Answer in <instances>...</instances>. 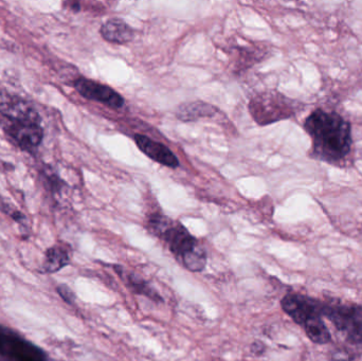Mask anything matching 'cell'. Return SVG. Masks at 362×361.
Segmentation results:
<instances>
[{"instance_id": "obj_1", "label": "cell", "mask_w": 362, "mask_h": 361, "mask_svg": "<svg viewBox=\"0 0 362 361\" xmlns=\"http://www.w3.org/2000/svg\"><path fill=\"white\" fill-rule=\"evenodd\" d=\"M303 126L312 139L314 158L338 165L350 155L352 129L349 121L338 112L319 108L305 119Z\"/></svg>"}, {"instance_id": "obj_2", "label": "cell", "mask_w": 362, "mask_h": 361, "mask_svg": "<svg viewBox=\"0 0 362 361\" xmlns=\"http://www.w3.org/2000/svg\"><path fill=\"white\" fill-rule=\"evenodd\" d=\"M0 126L17 148L31 155L44 140L42 117L30 102L8 91L0 93Z\"/></svg>"}, {"instance_id": "obj_3", "label": "cell", "mask_w": 362, "mask_h": 361, "mask_svg": "<svg viewBox=\"0 0 362 361\" xmlns=\"http://www.w3.org/2000/svg\"><path fill=\"white\" fill-rule=\"evenodd\" d=\"M148 228L167 243L172 254L187 271H204L206 265V250L182 225L168 216L154 214L148 218Z\"/></svg>"}, {"instance_id": "obj_4", "label": "cell", "mask_w": 362, "mask_h": 361, "mask_svg": "<svg viewBox=\"0 0 362 361\" xmlns=\"http://www.w3.org/2000/svg\"><path fill=\"white\" fill-rule=\"evenodd\" d=\"M249 112L259 125H268L295 116L300 104L282 93L266 91L255 95L249 102Z\"/></svg>"}, {"instance_id": "obj_5", "label": "cell", "mask_w": 362, "mask_h": 361, "mask_svg": "<svg viewBox=\"0 0 362 361\" xmlns=\"http://www.w3.org/2000/svg\"><path fill=\"white\" fill-rule=\"evenodd\" d=\"M322 316L351 345H362V307L338 300L322 301Z\"/></svg>"}, {"instance_id": "obj_6", "label": "cell", "mask_w": 362, "mask_h": 361, "mask_svg": "<svg viewBox=\"0 0 362 361\" xmlns=\"http://www.w3.org/2000/svg\"><path fill=\"white\" fill-rule=\"evenodd\" d=\"M281 307L295 324L303 328L305 334L314 332L325 324L322 301L301 294H287Z\"/></svg>"}, {"instance_id": "obj_7", "label": "cell", "mask_w": 362, "mask_h": 361, "mask_svg": "<svg viewBox=\"0 0 362 361\" xmlns=\"http://www.w3.org/2000/svg\"><path fill=\"white\" fill-rule=\"evenodd\" d=\"M0 361H47V356L33 343L0 328Z\"/></svg>"}, {"instance_id": "obj_8", "label": "cell", "mask_w": 362, "mask_h": 361, "mask_svg": "<svg viewBox=\"0 0 362 361\" xmlns=\"http://www.w3.org/2000/svg\"><path fill=\"white\" fill-rule=\"evenodd\" d=\"M74 88L82 97L105 104L110 107L119 110L124 105V99L118 93L101 83L80 78L74 82Z\"/></svg>"}, {"instance_id": "obj_9", "label": "cell", "mask_w": 362, "mask_h": 361, "mask_svg": "<svg viewBox=\"0 0 362 361\" xmlns=\"http://www.w3.org/2000/svg\"><path fill=\"white\" fill-rule=\"evenodd\" d=\"M134 139H135L138 148L153 160L165 165V167H172V169L180 167L177 157L165 144L154 141L144 135H136Z\"/></svg>"}, {"instance_id": "obj_10", "label": "cell", "mask_w": 362, "mask_h": 361, "mask_svg": "<svg viewBox=\"0 0 362 361\" xmlns=\"http://www.w3.org/2000/svg\"><path fill=\"white\" fill-rule=\"evenodd\" d=\"M71 248L67 244L59 243L48 248L42 265V273H54L70 264Z\"/></svg>"}, {"instance_id": "obj_11", "label": "cell", "mask_w": 362, "mask_h": 361, "mask_svg": "<svg viewBox=\"0 0 362 361\" xmlns=\"http://www.w3.org/2000/svg\"><path fill=\"white\" fill-rule=\"evenodd\" d=\"M102 37L115 44H127L133 40L134 30L120 18H110L101 27Z\"/></svg>"}, {"instance_id": "obj_12", "label": "cell", "mask_w": 362, "mask_h": 361, "mask_svg": "<svg viewBox=\"0 0 362 361\" xmlns=\"http://www.w3.org/2000/svg\"><path fill=\"white\" fill-rule=\"evenodd\" d=\"M115 271H117L120 279L124 282L125 285H127L132 292H135V294L148 297V298H150L151 300L154 301V302H161V301H163V298L157 294V292H155V290L148 285V282L144 281L141 278L137 277V276L134 275V273L125 271L122 266H115Z\"/></svg>"}, {"instance_id": "obj_13", "label": "cell", "mask_w": 362, "mask_h": 361, "mask_svg": "<svg viewBox=\"0 0 362 361\" xmlns=\"http://www.w3.org/2000/svg\"><path fill=\"white\" fill-rule=\"evenodd\" d=\"M216 108L214 106L202 102H195L180 105L176 116L181 121H195L200 118L214 116Z\"/></svg>"}, {"instance_id": "obj_14", "label": "cell", "mask_w": 362, "mask_h": 361, "mask_svg": "<svg viewBox=\"0 0 362 361\" xmlns=\"http://www.w3.org/2000/svg\"><path fill=\"white\" fill-rule=\"evenodd\" d=\"M0 210L4 213L8 214L10 218H12L19 226L25 227V228L27 227V218H25V216L21 211L15 209L10 203H6V201H0Z\"/></svg>"}, {"instance_id": "obj_15", "label": "cell", "mask_w": 362, "mask_h": 361, "mask_svg": "<svg viewBox=\"0 0 362 361\" xmlns=\"http://www.w3.org/2000/svg\"><path fill=\"white\" fill-rule=\"evenodd\" d=\"M57 294L68 304H74V300H76L74 292L67 285H64V284L57 286Z\"/></svg>"}, {"instance_id": "obj_16", "label": "cell", "mask_w": 362, "mask_h": 361, "mask_svg": "<svg viewBox=\"0 0 362 361\" xmlns=\"http://www.w3.org/2000/svg\"><path fill=\"white\" fill-rule=\"evenodd\" d=\"M46 179L47 182H48L49 186H50V190L52 191V192H61L62 189H63L64 182H62V180L59 179V176L49 172L46 175Z\"/></svg>"}, {"instance_id": "obj_17", "label": "cell", "mask_w": 362, "mask_h": 361, "mask_svg": "<svg viewBox=\"0 0 362 361\" xmlns=\"http://www.w3.org/2000/svg\"><path fill=\"white\" fill-rule=\"evenodd\" d=\"M332 361H351L353 360L350 355V352L346 350H337L332 354Z\"/></svg>"}, {"instance_id": "obj_18", "label": "cell", "mask_w": 362, "mask_h": 361, "mask_svg": "<svg viewBox=\"0 0 362 361\" xmlns=\"http://www.w3.org/2000/svg\"><path fill=\"white\" fill-rule=\"evenodd\" d=\"M71 10L74 11V12H78V11L81 10L80 4H78V2H72Z\"/></svg>"}]
</instances>
